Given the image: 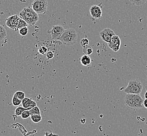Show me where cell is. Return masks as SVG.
Listing matches in <instances>:
<instances>
[{
  "mask_svg": "<svg viewBox=\"0 0 147 136\" xmlns=\"http://www.w3.org/2000/svg\"><path fill=\"white\" fill-rule=\"evenodd\" d=\"M26 110H29V109H27V108H24L23 107H21V106L17 107L15 110V115H16V116H21V115L23 113L24 111H26Z\"/></svg>",
  "mask_w": 147,
  "mask_h": 136,
  "instance_id": "16",
  "label": "cell"
},
{
  "mask_svg": "<svg viewBox=\"0 0 147 136\" xmlns=\"http://www.w3.org/2000/svg\"><path fill=\"white\" fill-rule=\"evenodd\" d=\"M7 30L3 26L0 25V41H2L7 37Z\"/></svg>",
  "mask_w": 147,
  "mask_h": 136,
  "instance_id": "13",
  "label": "cell"
},
{
  "mask_svg": "<svg viewBox=\"0 0 147 136\" xmlns=\"http://www.w3.org/2000/svg\"><path fill=\"white\" fill-rule=\"evenodd\" d=\"M20 17L17 15H14L10 16L6 19V25L10 29L14 30L16 32L17 30V25Z\"/></svg>",
  "mask_w": 147,
  "mask_h": 136,
  "instance_id": "8",
  "label": "cell"
},
{
  "mask_svg": "<svg viewBox=\"0 0 147 136\" xmlns=\"http://www.w3.org/2000/svg\"><path fill=\"white\" fill-rule=\"evenodd\" d=\"M90 15L91 17L95 19H102V11L99 5H93L90 9Z\"/></svg>",
  "mask_w": 147,
  "mask_h": 136,
  "instance_id": "10",
  "label": "cell"
},
{
  "mask_svg": "<svg viewBox=\"0 0 147 136\" xmlns=\"http://www.w3.org/2000/svg\"><path fill=\"white\" fill-rule=\"evenodd\" d=\"M47 0H34L32 4V7L38 14H45L48 9Z\"/></svg>",
  "mask_w": 147,
  "mask_h": 136,
  "instance_id": "5",
  "label": "cell"
},
{
  "mask_svg": "<svg viewBox=\"0 0 147 136\" xmlns=\"http://www.w3.org/2000/svg\"><path fill=\"white\" fill-rule=\"evenodd\" d=\"M38 51L39 54H42V55H44L45 54H47V48L45 46H41L39 48Z\"/></svg>",
  "mask_w": 147,
  "mask_h": 136,
  "instance_id": "25",
  "label": "cell"
},
{
  "mask_svg": "<svg viewBox=\"0 0 147 136\" xmlns=\"http://www.w3.org/2000/svg\"><path fill=\"white\" fill-rule=\"evenodd\" d=\"M46 57L48 59H51L54 57V54L52 51H48L46 54Z\"/></svg>",
  "mask_w": 147,
  "mask_h": 136,
  "instance_id": "26",
  "label": "cell"
},
{
  "mask_svg": "<svg viewBox=\"0 0 147 136\" xmlns=\"http://www.w3.org/2000/svg\"><path fill=\"white\" fill-rule=\"evenodd\" d=\"M22 105V107L29 109V110L37 106V104L35 101H34L32 98H24V100H23Z\"/></svg>",
  "mask_w": 147,
  "mask_h": 136,
  "instance_id": "11",
  "label": "cell"
},
{
  "mask_svg": "<svg viewBox=\"0 0 147 136\" xmlns=\"http://www.w3.org/2000/svg\"><path fill=\"white\" fill-rule=\"evenodd\" d=\"M143 106H144V107H145L147 109V99H146V100H144Z\"/></svg>",
  "mask_w": 147,
  "mask_h": 136,
  "instance_id": "27",
  "label": "cell"
},
{
  "mask_svg": "<svg viewBox=\"0 0 147 136\" xmlns=\"http://www.w3.org/2000/svg\"><path fill=\"white\" fill-rule=\"evenodd\" d=\"M15 94L18 98H19V100L22 101L25 98V93L22 91H17L15 93Z\"/></svg>",
  "mask_w": 147,
  "mask_h": 136,
  "instance_id": "23",
  "label": "cell"
},
{
  "mask_svg": "<svg viewBox=\"0 0 147 136\" xmlns=\"http://www.w3.org/2000/svg\"><path fill=\"white\" fill-rule=\"evenodd\" d=\"M80 62L84 66H90L92 62V59L89 56L84 54L81 58Z\"/></svg>",
  "mask_w": 147,
  "mask_h": 136,
  "instance_id": "12",
  "label": "cell"
},
{
  "mask_svg": "<svg viewBox=\"0 0 147 136\" xmlns=\"http://www.w3.org/2000/svg\"><path fill=\"white\" fill-rule=\"evenodd\" d=\"M65 29L61 25H54L52 27L50 32V34L52 40H58L60 39L61 36L64 32Z\"/></svg>",
  "mask_w": 147,
  "mask_h": 136,
  "instance_id": "6",
  "label": "cell"
},
{
  "mask_svg": "<svg viewBox=\"0 0 147 136\" xmlns=\"http://www.w3.org/2000/svg\"><path fill=\"white\" fill-rule=\"evenodd\" d=\"M28 25L27 24V23L25 21H24L23 19H22L21 17L19 18V22H18V25H17V30L19 31V29L23 27H27Z\"/></svg>",
  "mask_w": 147,
  "mask_h": 136,
  "instance_id": "17",
  "label": "cell"
},
{
  "mask_svg": "<svg viewBox=\"0 0 147 136\" xmlns=\"http://www.w3.org/2000/svg\"><path fill=\"white\" fill-rule=\"evenodd\" d=\"M80 44L83 48L88 46L89 44V40L86 38H82L80 40Z\"/></svg>",
  "mask_w": 147,
  "mask_h": 136,
  "instance_id": "22",
  "label": "cell"
},
{
  "mask_svg": "<svg viewBox=\"0 0 147 136\" xmlns=\"http://www.w3.org/2000/svg\"><path fill=\"white\" fill-rule=\"evenodd\" d=\"M143 89V85L138 80H131L129 81L127 86L124 90L126 94H140Z\"/></svg>",
  "mask_w": 147,
  "mask_h": 136,
  "instance_id": "4",
  "label": "cell"
},
{
  "mask_svg": "<svg viewBox=\"0 0 147 136\" xmlns=\"http://www.w3.org/2000/svg\"><path fill=\"white\" fill-rule=\"evenodd\" d=\"M99 35L102 40L109 44L111 40L112 37L115 35V34L111 29L106 28L100 32Z\"/></svg>",
  "mask_w": 147,
  "mask_h": 136,
  "instance_id": "7",
  "label": "cell"
},
{
  "mask_svg": "<svg viewBox=\"0 0 147 136\" xmlns=\"http://www.w3.org/2000/svg\"><path fill=\"white\" fill-rule=\"evenodd\" d=\"M19 17L29 26L35 25L39 19L38 14L32 10V7H25L19 13Z\"/></svg>",
  "mask_w": 147,
  "mask_h": 136,
  "instance_id": "2",
  "label": "cell"
},
{
  "mask_svg": "<svg viewBox=\"0 0 147 136\" xmlns=\"http://www.w3.org/2000/svg\"><path fill=\"white\" fill-rule=\"evenodd\" d=\"M109 48L114 52H116L120 49L121 46V40L119 36L115 35L112 37L111 41L108 44Z\"/></svg>",
  "mask_w": 147,
  "mask_h": 136,
  "instance_id": "9",
  "label": "cell"
},
{
  "mask_svg": "<svg viewBox=\"0 0 147 136\" xmlns=\"http://www.w3.org/2000/svg\"><path fill=\"white\" fill-rule=\"evenodd\" d=\"M144 101L140 94H127L124 99L125 105L133 109H139L143 107Z\"/></svg>",
  "mask_w": 147,
  "mask_h": 136,
  "instance_id": "1",
  "label": "cell"
},
{
  "mask_svg": "<svg viewBox=\"0 0 147 136\" xmlns=\"http://www.w3.org/2000/svg\"><path fill=\"white\" fill-rule=\"evenodd\" d=\"M31 120L34 123H38L42 120V116L40 115H34L30 116Z\"/></svg>",
  "mask_w": 147,
  "mask_h": 136,
  "instance_id": "14",
  "label": "cell"
},
{
  "mask_svg": "<svg viewBox=\"0 0 147 136\" xmlns=\"http://www.w3.org/2000/svg\"><path fill=\"white\" fill-rule=\"evenodd\" d=\"M144 97L146 99H147V91L145 93V94H144Z\"/></svg>",
  "mask_w": 147,
  "mask_h": 136,
  "instance_id": "28",
  "label": "cell"
},
{
  "mask_svg": "<svg viewBox=\"0 0 147 136\" xmlns=\"http://www.w3.org/2000/svg\"><path fill=\"white\" fill-rule=\"evenodd\" d=\"M29 112L30 115H40L41 114V111L39 109V108L36 106L35 107L32 108L31 109L29 110Z\"/></svg>",
  "mask_w": 147,
  "mask_h": 136,
  "instance_id": "20",
  "label": "cell"
},
{
  "mask_svg": "<svg viewBox=\"0 0 147 136\" xmlns=\"http://www.w3.org/2000/svg\"><path fill=\"white\" fill-rule=\"evenodd\" d=\"M134 5H142L146 3L147 0H129Z\"/></svg>",
  "mask_w": 147,
  "mask_h": 136,
  "instance_id": "19",
  "label": "cell"
},
{
  "mask_svg": "<svg viewBox=\"0 0 147 136\" xmlns=\"http://www.w3.org/2000/svg\"><path fill=\"white\" fill-rule=\"evenodd\" d=\"M31 115L30 114V112H29V110H26L23 113L22 115H21V117L23 119H27L28 118L30 117Z\"/></svg>",
  "mask_w": 147,
  "mask_h": 136,
  "instance_id": "24",
  "label": "cell"
},
{
  "mask_svg": "<svg viewBox=\"0 0 147 136\" xmlns=\"http://www.w3.org/2000/svg\"><path fill=\"white\" fill-rule=\"evenodd\" d=\"M83 54L85 55L90 56L93 53V49L92 47H91L90 46H86L85 47L83 48Z\"/></svg>",
  "mask_w": 147,
  "mask_h": 136,
  "instance_id": "18",
  "label": "cell"
},
{
  "mask_svg": "<svg viewBox=\"0 0 147 136\" xmlns=\"http://www.w3.org/2000/svg\"><path fill=\"white\" fill-rule=\"evenodd\" d=\"M77 33L74 29H65L61 36L60 40L66 46H71L75 44L77 41Z\"/></svg>",
  "mask_w": 147,
  "mask_h": 136,
  "instance_id": "3",
  "label": "cell"
},
{
  "mask_svg": "<svg viewBox=\"0 0 147 136\" xmlns=\"http://www.w3.org/2000/svg\"><path fill=\"white\" fill-rule=\"evenodd\" d=\"M22 101L19 100V98H18L16 95L14 94L13 95V98H12V104L14 106H19V105L22 104Z\"/></svg>",
  "mask_w": 147,
  "mask_h": 136,
  "instance_id": "15",
  "label": "cell"
},
{
  "mask_svg": "<svg viewBox=\"0 0 147 136\" xmlns=\"http://www.w3.org/2000/svg\"><path fill=\"white\" fill-rule=\"evenodd\" d=\"M19 34L22 36H25L27 35L28 32V29L27 27H25L22 29H20L19 31Z\"/></svg>",
  "mask_w": 147,
  "mask_h": 136,
  "instance_id": "21",
  "label": "cell"
}]
</instances>
